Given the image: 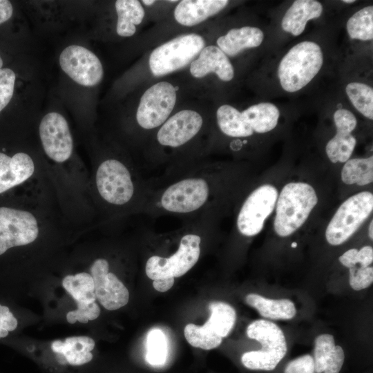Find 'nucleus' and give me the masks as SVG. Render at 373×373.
Segmentation results:
<instances>
[{"label": "nucleus", "instance_id": "1", "mask_svg": "<svg viewBox=\"0 0 373 373\" xmlns=\"http://www.w3.org/2000/svg\"><path fill=\"white\" fill-rule=\"evenodd\" d=\"M214 214L184 220L179 229L175 251L168 256L153 254L145 264V273L153 280L179 278L191 269L199 260L205 233L213 226Z\"/></svg>", "mask_w": 373, "mask_h": 373}, {"label": "nucleus", "instance_id": "2", "mask_svg": "<svg viewBox=\"0 0 373 373\" xmlns=\"http://www.w3.org/2000/svg\"><path fill=\"white\" fill-rule=\"evenodd\" d=\"M95 184L99 195L114 207H133L143 213L151 191L149 179L143 180L124 162L115 158L102 161L97 167Z\"/></svg>", "mask_w": 373, "mask_h": 373}, {"label": "nucleus", "instance_id": "3", "mask_svg": "<svg viewBox=\"0 0 373 373\" xmlns=\"http://www.w3.org/2000/svg\"><path fill=\"white\" fill-rule=\"evenodd\" d=\"M318 202L314 189L305 182L287 184L278 196L274 222L280 237L294 233L307 220Z\"/></svg>", "mask_w": 373, "mask_h": 373}, {"label": "nucleus", "instance_id": "4", "mask_svg": "<svg viewBox=\"0 0 373 373\" xmlns=\"http://www.w3.org/2000/svg\"><path fill=\"white\" fill-rule=\"evenodd\" d=\"M323 55L319 45L305 41L293 46L282 58L278 68L281 87L294 93L307 86L320 71Z\"/></svg>", "mask_w": 373, "mask_h": 373}, {"label": "nucleus", "instance_id": "5", "mask_svg": "<svg viewBox=\"0 0 373 373\" xmlns=\"http://www.w3.org/2000/svg\"><path fill=\"white\" fill-rule=\"evenodd\" d=\"M247 335L249 338L258 341L262 349L244 353L241 357L242 365L253 370H274L287 350L282 329L269 321L259 319L247 326Z\"/></svg>", "mask_w": 373, "mask_h": 373}, {"label": "nucleus", "instance_id": "6", "mask_svg": "<svg viewBox=\"0 0 373 373\" xmlns=\"http://www.w3.org/2000/svg\"><path fill=\"white\" fill-rule=\"evenodd\" d=\"M205 41L197 34L178 36L155 48L149 57V68L161 77L187 66L204 48Z\"/></svg>", "mask_w": 373, "mask_h": 373}, {"label": "nucleus", "instance_id": "7", "mask_svg": "<svg viewBox=\"0 0 373 373\" xmlns=\"http://www.w3.org/2000/svg\"><path fill=\"white\" fill-rule=\"evenodd\" d=\"M372 209L373 195L369 191H362L347 198L326 228L328 243L336 246L347 240L370 216Z\"/></svg>", "mask_w": 373, "mask_h": 373}, {"label": "nucleus", "instance_id": "8", "mask_svg": "<svg viewBox=\"0 0 373 373\" xmlns=\"http://www.w3.org/2000/svg\"><path fill=\"white\" fill-rule=\"evenodd\" d=\"M277 189L263 184L252 191L242 203L236 217L238 231L246 237L258 234L265 220L272 213L278 199Z\"/></svg>", "mask_w": 373, "mask_h": 373}, {"label": "nucleus", "instance_id": "9", "mask_svg": "<svg viewBox=\"0 0 373 373\" xmlns=\"http://www.w3.org/2000/svg\"><path fill=\"white\" fill-rule=\"evenodd\" d=\"M210 316L202 326L190 323L188 334L192 344L198 348L209 350L218 347L233 329L236 320L235 309L229 304L215 301L209 305Z\"/></svg>", "mask_w": 373, "mask_h": 373}, {"label": "nucleus", "instance_id": "10", "mask_svg": "<svg viewBox=\"0 0 373 373\" xmlns=\"http://www.w3.org/2000/svg\"><path fill=\"white\" fill-rule=\"evenodd\" d=\"M176 102L175 87L167 82H158L142 95L136 112L137 124L144 130L160 127L169 117Z\"/></svg>", "mask_w": 373, "mask_h": 373}, {"label": "nucleus", "instance_id": "11", "mask_svg": "<svg viewBox=\"0 0 373 373\" xmlns=\"http://www.w3.org/2000/svg\"><path fill=\"white\" fill-rule=\"evenodd\" d=\"M204 120L197 111L184 109L169 117L155 135L159 147L180 149L192 142L202 130Z\"/></svg>", "mask_w": 373, "mask_h": 373}, {"label": "nucleus", "instance_id": "12", "mask_svg": "<svg viewBox=\"0 0 373 373\" xmlns=\"http://www.w3.org/2000/svg\"><path fill=\"white\" fill-rule=\"evenodd\" d=\"M38 234L37 221L30 212L0 207V255L11 247L32 242Z\"/></svg>", "mask_w": 373, "mask_h": 373}, {"label": "nucleus", "instance_id": "13", "mask_svg": "<svg viewBox=\"0 0 373 373\" xmlns=\"http://www.w3.org/2000/svg\"><path fill=\"white\" fill-rule=\"evenodd\" d=\"M59 61L62 70L79 85L91 87L102 79L104 71L100 60L85 47H66L61 52Z\"/></svg>", "mask_w": 373, "mask_h": 373}, {"label": "nucleus", "instance_id": "14", "mask_svg": "<svg viewBox=\"0 0 373 373\" xmlns=\"http://www.w3.org/2000/svg\"><path fill=\"white\" fill-rule=\"evenodd\" d=\"M39 136L46 154L57 162L69 159L73 149V140L68 124L59 113L46 114L39 124Z\"/></svg>", "mask_w": 373, "mask_h": 373}, {"label": "nucleus", "instance_id": "15", "mask_svg": "<svg viewBox=\"0 0 373 373\" xmlns=\"http://www.w3.org/2000/svg\"><path fill=\"white\" fill-rule=\"evenodd\" d=\"M96 299L108 310H116L126 305L129 292L123 283L109 271V263L105 258H97L90 267Z\"/></svg>", "mask_w": 373, "mask_h": 373}, {"label": "nucleus", "instance_id": "16", "mask_svg": "<svg viewBox=\"0 0 373 373\" xmlns=\"http://www.w3.org/2000/svg\"><path fill=\"white\" fill-rule=\"evenodd\" d=\"M190 73L195 78H202L214 73L224 82L231 81L234 76L233 67L228 57L216 46L204 47L198 57L191 63Z\"/></svg>", "mask_w": 373, "mask_h": 373}, {"label": "nucleus", "instance_id": "17", "mask_svg": "<svg viewBox=\"0 0 373 373\" xmlns=\"http://www.w3.org/2000/svg\"><path fill=\"white\" fill-rule=\"evenodd\" d=\"M35 164L25 153H17L12 157L0 153V193L21 184L32 176Z\"/></svg>", "mask_w": 373, "mask_h": 373}, {"label": "nucleus", "instance_id": "18", "mask_svg": "<svg viewBox=\"0 0 373 373\" xmlns=\"http://www.w3.org/2000/svg\"><path fill=\"white\" fill-rule=\"evenodd\" d=\"M227 0H183L174 10L176 21L185 26L197 25L223 10Z\"/></svg>", "mask_w": 373, "mask_h": 373}, {"label": "nucleus", "instance_id": "19", "mask_svg": "<svg viewBox=\"0 0 373 373\" xmlns=\"http://www.w3.org/2000/svg\"><path fill=\"white\" fill-rule=\"evenodd\" d=\"M323 12L322 4L315 0H296L286 11L281 26L294 36L300 35L308 21L319 17Z\"/></svg>", "mask_w": 373, "mask_h": 373}, {"label": "nucleus", "instance_id": "20", "mask_svg": "<svg viewBox=\"0 0 373 373\" xmlns=\"http://www.w3.org/2000/svg\"><path fill=\"white\" fill-rule=\"evenodd\" d=\"M264 39L263 32L258 28L243 26L230 30L217 39L218 47L227 55L234 57L242 50L259 46Z\"/></svg>", "mask_w": 373, "mask_h": 373}, {"label": "nucleus", "instance_id": "21", "mask_svg": "<svg viewBox=\"0 0 373 373\" xmlns=\"http://www.w3.org/2000/svg\"><path fill=\"white\" fill-rule=\"evenodd\" d=\"M95 341L88 336H73L65 341H55L51 348L53 352L61 354L71 365H81L93 358L90 352L95 347Z\"/></svg>", "mask_w": 373, "mask_h": 373}, {"label": "nucleus", "instance_id": "22", "mask_svg": "<svg viewBox=\"0 0 373 373\" xmlns=\"http://www.w3.org/2000/svg\"><path fill=\"white\" fill-rule=\"evenodd\" d=\"M245 301L256 309L262 316L269 319L289 320L296 314L294 303L287 298L269 299L256 294H249Z\"/></svg>", "mask_w": 373, "mask_h": 373}, {"label": "nucleus", "instance_id": "23", "mask_svg": "<svg viewBox=\"0 0 373 373\" xmlns=\"http://www.w3.org/2000/svg\"><path fill=\"white\" fill-rule=\"evenodd\" d=\"M241 113L254 133H265L273 130L277 126L280 117L278 108L269 102L254 104Z\"/></svg>", "mask_w": 373, "mask_h": 373}, {"label": "nucleus", "instance_id": "24", "mask_svg": "<svg viewBox=\"0 0 373 373\" xmlns=\"http://www.w3.org/2000/svg\"><path fill=\"white\" fill-rule=\"evenodd\" d=\"M117 15L116 31L121 37L133 36L136 26L141 23L144 17V10L139 1L117 0L115 3Z\"/></svg>", "mask_w": 373, "mask_h": 373}, {"label": "nucleus", "instance_id": "25", "mask_svg": "<svg viewBox=\"0 0 373 373\" xmlns=\"http://www.w3.org/2000/svg\"><path fill=\"white\" fill-rule=\"evenodd\" d=\"M216 120L220 131L228 137H247L254 134L241 112L232 106L224 104L220 106L216 112Z\"/></svg>", "mask_w": 373, "mask_h": 373}, {"label": "nucleus", "instance_id": "26", "mask_svg": "<svg viewBox=\"0 0 373 373\" xmlns=\"http://www.w3.org/2000/svg\"><path fill=\"white\" fill-rule=\"evenodd\" d=\"M341 180L346 184L365 186L373 180V157L348 160L341 171Z\"/></svg>", "mask_w": 373, "mask_h": 373}, {"label": "nucleus", "instance_id": "27", "mask_svg": "<svg viewBox=\"0 0 373 373\" xmlns=\"http://www.w3.org/2000/svg\"><path fill=\"white\" fill-rule=\"evenodd\" d=\"M62 285L76 303H93L96 300L93 279L88 273L68 275L64 278Z\"/></svg>", "mask_w": 373, "mask_h": 373}, {"label": "nucleus", "instance_id": "28", "mask_svg": "<svg viewBox=\"0 0 373 373\" xmlns=\"http://www.w3.org/2000/svg\"><path fill=\"white\" fill-rule=\"evenodd\" d=\"M347 31L352 39L369 41L373 38V6H369L354 13L347 22Z\"/></svg>", "mask_w": 373, "mask_h": 373}, {"label": "nucleus", "instance_id": "29", "mask_svg": "<svg viewBox=\"0 0 373 373\" xmlns=\"http://www.w3.org/2000/svg\"><path fill=\"white\" fill-rule=\"evenodd\" d=\"M346 94L356 109L368 119H373V89L360 82H351L345 88Z\"/></svg>", "mask_w": 373, "mask_h": 373}, {"label": "nucleus", "instance_id": "30", "mask_svg": "<svg viewBox=\"0 0 373 373\" xmlns=\"http://www.w3.org/2000/svg\"><path fill=\"white\" fill-rule=\"evenodd\" d=\"M356 143V139L351 133L336 132L326 145V154L333 163L346 162L352 155Z\"/></svg>", "mask_w": 373, "mask_h": 373}, {"label": "nucleus", "instance_id": "31", "mask_svg": "<svg viewBox=\"0 0 373 373\" xmlns=\"http://www.w3.org/2000/svg\"><path fill=\"white\" fill-rule=\"evenodd\" d=\"M167 338L160 329H151L146 337V360L152 366H161L166 360L168 352Z\"/></svg>", "mask_w": 373, "mask_h": 373}, {"label": "nucleus", "instance_id": "32", "mask_svg": "<svg viewBox=\"0 0 373 373\" xmlns=\"http://www.w3.org/2000/svg\"><path fill=\"white\" fill-rule=\"evenodd\" d=\"M335 345L334 336L331 334H323L315 339L314 362L316 373L323 372L326 361L331 355Z\"/></svg>", "mask_w": 373, "mask_h": 373}, {"label": "nucleus", "instance_id": "33", "mask_svg": "<svg viewBox=\"0 0 373 373\" xmlns=\"http://www.w3.org/2000/svg\"><path fill=\"white\" fill-rule=\"evenodd\" d=\"M77 309L70 311L66 314V320L73 324L77 321L87 323L88 321L96 319L100 314V308L96 302L77 303Z\"/></svg>", "mask_w": 373, "mask_h": 373}, {"label": "nucleus", "instance_id": "34", "mask_svg": "<svg viewBox=\"0 0 373 373\" xmlns=\"http://www.w3.org/2000/svg\"><path fill=\"white\" fill-rule=\"evenodd\" d=\"M373 282V267H357L356 265L349 269V283L356 291L367 288Z\"/></svg>", "mask_w": 373, "mask_h": 373}, {"label": "nucleus", "instance_id": "35", "mask_svg": "<svg viewBox=\"0 0 373 373\" xmlns=\"http://www.w3.org/2000/svg\"><path fill=\"white\" fill-rule=\"evenodd\" d=\"M15 73L10 68L0 69V112L10 102L15 89Z\"/></svg>", "mask_w": 373, "mask_h": 373}, {"label": "nucleus", "instance_id": "36", "mask_svg": "<svg viewBox=\"0 0 373 373\" xmlns=\"http://www.w3.org/2000/svg\"><path fill=\"white\" fill-rule=\"evenodd\" d=\"M336 132L351 133L356 126L357 120L354 114L347 109L339 108L334 114Z\"/></svg>", "mask_w": 373, "mask_h": 373}, {"label": "nucleus", "instance_id": "37", "mask_svg": "<svg viewBox=\"0 0 373 373\" xmlns=\"http://www.w3.org/2000/svg\"><path fill=\"white\" fill-rule=\"evenodd\" d=\"M314 362L309 354L303 355L291 361L285 367L284 373H314Z\"/></svg>", "mask_w": 373, "mask_h": 373}, {"label": "nucleus", "instance_id": "38", "mask_svg": "<svg viewBox=\"0 0 373 373\" xmlns=\"http://www.w3.org/2000/svg\"><path fill=\"white\" fill-rule=\"evenodd\" d=\"M17 325V320L9 308L0 305V338L7 336L8 332L15 330Z\"/></svg>", "mask_w": 373, "mask_h": 373}, {"label": "nucleus", "instance_id": "39", "mask_svg": "<svg viewBox=\"0 0 373 373\" xmlns=\"http://www.w3.org/2000/svg\"><path fill=\"white\" fill-rule=\"evenodd\" d=\"M345 354L343 348L336 345L326 361L324 373H339L343 365Z\"/></svg>", "mask_w": 373, "mask_h": 373}, {"label": "nucleus", "instance_id": "40", "mask_svg": "<svg viewBox=\"0 0 373 373\" xmlns=\"http://www.w3.org/2000/svg\"><path fill=\"white\" fill-rule=\"evenodd\" d=\"M357 263L360 266L369 267L373 262V249L371 246L363 247L356 255Z\"/></svg>", "mask_w": 373, "mask_h": 373}, {"label": "nucleus", "instance_id": "41", "mask_svg": "<svg viewBox=\"0 0 373 373\" xmlns=\"http://www.w3.org/2000/svg\"><path fill=\"white\" fill-rule=\"evenodd\" d=\"M358 251L354 248L347 250L338 258L340 262L349 269L356 266L358 264L356 259Z\"/></svg>", "mask_w": 373, "mask_h": 373}, {"label": "nucleus", "instance_id": "42", "mask_svg": "<svg viewBox=\"0 0 373 373\" xmlns=\"http://www.w3.org/2000/svg\"><path fill=\"white\" fill-rule=\"evenodd\" d=\"M13 7L10 1L0 0V24L8 21L12 15Z\"/></svg>", "mask_w": 373, "mask_h": 373}, {"label": "nucleus", "instance_id": "43", "mask_svg": "<svg viewBox=\"0 0 373 373\" xmlns=\"http://www.w3.org/2000/svg\"><path fill=\"white\" fill-rule=\"evenodd\" d=\"M174 282L173 278H160L153 280V286L157 291L165 292L172 287Z\"/></svg>", "mask_w": 373, "mask_h": 373}, {"label": "nucleus", "instance_id": "44", "mask_svg": "<svg viewBox=\"0 0 373 373\" xmlns=\"http://www.w3.org/2000/svg\"><path fill=\"white\" fill-rule=\"evenodd\" d=\"M372 227H373V220H372L370 224H369V228H368V235H369V237L371 240L373 239V229H372Z\"/></svg>", "mask_w": 373, "mask_h": 373}, {"label": "nucleus", "instance_id": "45", "mask_svg": "<svg viewBox=\"0 0 373 373\" xmlns=\"http://www.w3.org/2000/svg\"><path fill=\"white\" fill-rule=\"evenodd\" d=\"M155 1L153 0H143L142 3H144L146 6H151L153 5Z\"/></svg>", "mask_w": 373, "mask_h": 373}, {"label": "nucleus", "instance_id": "46", "mask_svg": "<svg viewBox=\"0 0 373 373\" xmlns=\"http://www.w3.org/2000/svg\"><path fill=\"white\" fill-rule=\"evenodd\" d=\"M355 1L354 0H343V2L344 3H354Z\"/></svg>", "mask_w": 373, "mask_h": 373}, {"label": "nucleus", "instance_id": "47", "mask_svg": "<svg viewBox=\"0 0 373 373\" xmlns=\"http://www.w3.org/2000/svg\"><path fill=\"white\" fill-rule=\"evenodd\" d=\"M296 247H297V243L296 242H294L293 243H291L292 248H296Z\"/></svg>", "mask_w": 373, "mask_h": 373}, {"label": "nucleus", "instance_id": "48", "mask_svg": "<svg viewBox=\"0 0 373 373\" xmlns=\"http://www.w3.org/2000/svg\"><path fill=\"white\" fill-rule=\"evenodd\" d=\"M2 66H3V60L0 55V69L2 68Z\"/></svg>", "mask_w": 373, "mask_h": 373}]
</instances>
